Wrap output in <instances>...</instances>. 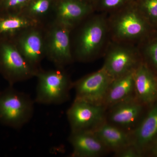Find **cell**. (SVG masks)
Returning <instances> with one entry per match:
<instances>
[{
  "instance_id": "cell-1",
  "label": "cell",
  "mask_w": 157,
  "mask_h": 157,
  "mask_svg": "<svg viewBox=\"0 0 157 157\" xmlns=\"http://www.w3.org/2000/svg\"><path fill=\"white\" fill-rule=\"evenodd\" d=\"M91 15L71 31V51L74 61H91L98 56L105 43L108 22L101 15Z\"/></svg>"
},
{
  "instance_id": "cell-2",
  "label": "cell",
  "mask_w": 157,
  "mask_h": 157,
  "mask_svg": "<svg viewBox=\"0 0 157 157\" xmlns=\"http://www.w3.org/2000/svg\"><path fill=\"white\" fill-rule=\"evenodd\" d=\"M110 21V29L117 42H140L154 29L136 6L135 1L117 11Z\"/></svg>"
},
{
  "instance_id": "cell-3",
  "label": "cell",
  "mask_w": 157,
  "mask_h": 157,
  "mask_svg": "<svg viewBox=\"0 0 157 157\" xmlns=\"http://www.w3.org/2000/svg\"><path fill=\"white\" fill-rule=\"evenodd\" d=\"M35 101L13 86L0 91V123L14 129L28 123L34 113Z\"/></svg>"
},
{
  "instance_id": "cell-4",
  "label": "cell",
  "mask_w": 157,
  "mask_h": 157,
  "mask_svg": "<svg viewBox=\"0 0 157 157\" xmlns=\"http://www.w3.org/2000/svg\"><path fill=\"white\" fill-rule=\"evenodd\" d=\"M35 103L43 105H60L70 99L73 82L65 68L43 69L37 73Z\"/></svg>"
},
{
  "instance_id": "cell-5",
  "label": "cell",
  "mask_w": 157,
  "mask_h": 157,
  "mask_svg": "<svg viewBox=\"0 0 157 157\" xmlns=\"http://www.w3.org/2000/svg\"><path fill=\"white\" fill-rule=\"evenodd\" d=\"M71 31L55 20L44 25L45 58L56 68H65L74 61L71 51Z\"/></svg>"
},
{
  "instance_id": "cell-6",
  "label": "cell",
  "mask_w": 157,
  "mask_h": 157,
  "mask_svg": "<svg viewBox=\"0 0 157 157\" xmlns=\"http://www.w3.org/2000/svg\"><path fill=\"white\" fill-rule=\"evenodd\" d=\"M38 73L29 65L11 39H0V75L9 83L26 81Z\"/></svg>"
},
{
  "instance_id": "cell-7",
  "label": "cell",
  "mask_w": 157,
  "mask_h": 157,
  "mask_svg": "<svg viewBox=\"0 0 157 157\" xmlns=\"http://www.w3.org/2000/svg\"><path fill=\"white\" fill-rule=\"evenodd\" d=\"M21 55L33 69L39 72L45 58L44 25L26 29L11 39Z\"/></svg>"
},
{
  "instance_id": "cell-8",
  "label": "cell",
  "mask_w": 157,
  "mask_h": 157,
  "mask_svg": "<svg viewBox=\"0 0 157 157\" xmlns=\"http://www.w3.org/2000/svg\"><path fill=\"white\" fill-rule=\"evenodd\" d=\"M106 109L104 105L75 99L67 112L71 132L94 130L106 121Z\"/></svg>"
},
{
  "instance_id": "cell-9",
  "label": "cell",
  "mask_w": 157,
  "mask_h": 157,
  "mask_svg": "<svg viewBox=\"0 0 157 157\" xmlns=\"http://www.w3.org/2000/svg\"><path fill=\"white\" fill-rule=\"evenodd\" d=\"M116 43L107 52L102 67L113 79L135 70L142 61L138 48Z\"/></svg>"
},
{
  "instance_id": "cell-10",
  "label": "cell",
  "mask_w": 157,
  "mask_h": 157,
  "mask_svg": "<svg viewBox=\"0 0 157 157\" xmlns=\"http://www.w3.org/2000/svg\"><path fill=\"white\" fill-rule=\"evenodd\" d=\"M113 80L102 68L86 75L73 82L75 99L104 106L107 91Z\"/></svg>"
},
{
  "instance_id": "cell-11",
  "label": "cell",
  "mask_w": 157,
  "mask_h": 157,
  "mask_svg": "<svg viewBox=\"0 0 157 157\" xmlns=\"http://www.w3.org/2000/svg\"><path fill=\"white\" fill-rule=\"evenodd\" d=\"M147 107L135 95L132 96L109 107L108 122L131 132L140 122Z\"/></svg>"
},
{
  "instance_id": "cell-12",
  "label": "cell",
  "mask_w": 157,
  "mask_h": 157,
  "mask_svg": "<svg viewBox=\"0 0 157 157\" xmlns=\"http://www.w3.org/2000/svg\"><path fill=\"white\" fill-rule=\"evenodd\" d=\"M94 9L92 6L82 0H59L55 3L52 20L56 21L72 30L92 14Z\"/></svg>"
},
{
  "instance_id": "cell-13",
  "label": "cell",
  "mask_w": 157,
  "mask_h": 157,
  "mask_svg": "<svg viewBox=\"0 0 157 157\" xmlns=\"http://www.w3.org/2000/svg\"><path fill=\"white\" fill-rule=\"evenodd\" d=\"M135 97L146 107L157 101V75L141 62L134 70Z\"/></svg>"
},
{
  "instance_id": "cell-14",
  "label": "cell",
  "mask_w": 157,
  "mask_h": 157,
  "mask_svg": "<svg viewBox=\"0 0 157 157\" xmlns=\"http://www.w3.org/2000/svg\"><path fill=\"white\" fill-rule=\"evenodd\" d=\"M130 133L132 143L144 157L147 147L157 137V101L148 107L140 122Z\"/></svg>"
},
{
  "instance_id": "cell-15",
  "label": "cell",
  "mask_w": 157,
  "mask_h": 157,
  "mask_svg": "<svg viewBox=\"0 0 157 157\" xmlns=\"http://www.w3.org/2000/svg\"><path fill=\"white\" fill-rule=\"evenodd\" d=\"M68 139L72 157H98L109 151L92 131L71 132Z\"/></svg>"
},
{
  "instance_id": "cell-16",
  "label": "cell",
  "mask_w": 157,
  "mask_h": 157,
  "mask_svg": "<svg viewBox=\"0 0 157 157\" xmlns=\"http://www.w3.org/2000/svg\"><path fill=\"white\" fill-rule=\"evenodd\" d=\"M92 131L108 151L114 153L132 144L130 132L106 121Z\"/></svg>"
},
{
  "instance_id": "cell-17",
  "label": "cell",
  "mask_w": 157,
  "mask_h": 157,
  "mask_svg": "<svg viewBox=\"0 0 157 157\" xmlns=\"http://www.w3.org/2000/svg\"><path fill=\"white\" fill-rule=\"evenodd\" d=\"M43 25L22 12L0 13V39H12L26 29Z\"/></svg>"
},
{
  "instance_id": "cell-18",
  "label": "cell",
  "mask_w": 157,
  "mask_h": 157,
  "mask_svg": "<svg viewBox=\"0 0 157 157\" xmlns=\"http://www.w3.org/2000/svg\"><path fill=\"white\" fill-rule=\"evenodd\" d=\"M134 70L112 80L104 101L106 108L135 95Z\"/></svg>"
},
{
  "instance_id": "cell-19",
  "label": "cell",
  "mask_w": 157,
  "mask_h": 157,
  "mask_svg": "<svg viewBox=\"0 0 157 157\" xmlns=\"http://www.w3.org/2000/svg\"><path fill=\"white\" fill-rule=\"evenodd\" d=\"M54 5L51 0H29L21 12L45 25L52 20Z\"/></svg>"
},
{
  "instance_id": "cell-20",
  "label": "cell",
  "mask_w": 157,
  "mask_h": 157,
  "mask_svg": "<svg viewBox=\"0 0 157 157\" xmlns=\"http://www.w3.org/2000/svg\"><path fill=\"white\" fill-rule=\"evenodd\" d=\"M139 43L142 61L157 75V29Z\"/></svg>"
},
{
  "instance_id": "cell-21",
  "label": "cell",
  "mask_w": 157,
  "mask_h": 157,
  "mask_svg": "<svg viewBox=\"0 0 157 157\" xmlns=\"http://www.w3.org/2000/svg\"><path fill=\"white\" fill-rule=\"evenodd\" d=\"M135 2L151 26L157 29V0H135Z\"/></svg>"
},
{
  "instance_id": "cell-22",
  "label": "cell",
  "mask_w": 157,
  "mask_h": 157,
  "mask_svg": "<svg viewBox=\"0 0 157 157\" xmlns=\"http://www.w3.org/2000/svg\"><path fill=\"white\" fill-rule=\"evenodd\" d=\"M133 0H97V8L104 11H116L131 3Z\"/></svg>"
},
{
  "instance_id": "cell-23",
  "label": "cell",
  "mask_w": 157,
  "mask_h": 157,
  "mask_svg": "<svg viewBox=\"0 0 157 157\" xmlns=\"http://www.w3.org/2000/svg\"><path fill=\"white\" fill-rule=\"evenodd\" d=\"M29 0H2L0 3V13L19 12Z\"/></svg>"
},
{
  "instance_id": "cell-24",
  "label": "cell",
  "mask_w": 157,
  "mask_h": 157,
  "mask_svg": "<svg viewBox=\"0 0 157 157\" xmlns=\"http://www.w3.org/2000/svg\"><path fill=\"white\" fill-rule=\"evenodd\" d=\"M115 155L119 157H143L142 154L132 143L115 153Z\"/></svg>"
},
{
  "instance_id": "cell-25",
  "label": "cell",
  "mask_w": 157,
  "mask_h": 157,
  "mask_svg": "<svg viewBox=\"0 0 157 157\" xmlns=\"http://www.w3.org/2000/svg\"><path fill=\"white\" fill-rule=\"evenodd\" d=\"M144 156L157 157V137L147 147Z\"/></svg>"
},
{
  "instance_id": "cell-26",
  "label": "cell",
  "mask_w": 157,
  "mask_h": 157,
  "mask_svg": "<svg viewBox=\"0 0 157 157\" xmlns=\"http://www.w3.org/2000/svg\"><path fill=\"white\" fill-rule=\"evenodd\" d=\"M84 1V0H83ZM97 0H86V2L90 5L94 7V4H95L96 2H97ZM85 2V1H84Z\"/></svg>"
},
{
  "instance_id": "cell-27",
  "label": "cell",
  "mask_w": 157,
  "mask_h": 157,
  "mask_svg": "<svg viewBox=\"0 0 157 157\" xmlns=\"http://www.w3.org/2000/svg\"><path fill=\"white\" fill-rule=\"evenodd\" d=\"M1 1H2V0H0V3H1Z\"/></svg>"
},
{
  "instance_id": "cell-28",
  "label": "cell",
  "mask_w": 157,
  "mask_h": 157,
  "mask_svg": "<svg viewBox=\"0 0 157 157\" xmlns=\"http://www.w3.org/2000/svg\"><path fill=\"white\" fill-rule=\"evenodd\" d=\"M82 1H83V0H82Z\"/></svg>"
}]
</instances>
